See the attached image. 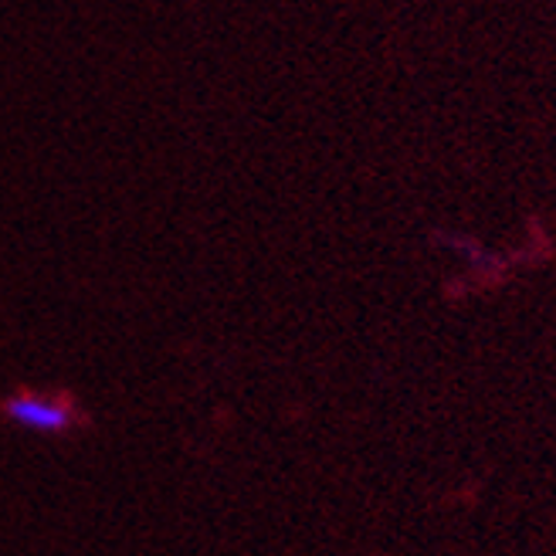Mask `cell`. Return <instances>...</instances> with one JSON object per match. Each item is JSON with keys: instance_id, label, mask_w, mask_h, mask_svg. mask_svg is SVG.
Instances as JSON below:
<instances>
[{"instance_id": "1", "label": "cell", "mask_w": 556, "mask_h": 556, "mask_svg": "<svg viewBox=\"0 0 556 556\" xmlns=\"http://www.w3.org/2000/svg\"><path fill=\"white\" fill-rule=\"evenodd\" d=\"M4 417L17 428H27V431H38V434H62L68 431L78 414L68 401L62 397H41L35 391H17L11 397H4Z\"/></svg>"}]
</instances>
